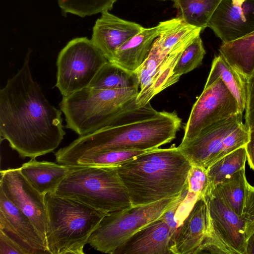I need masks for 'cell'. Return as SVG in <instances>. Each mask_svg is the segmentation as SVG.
<instances>
[{
	"mask_svg": "<svg viewBox=\"0 0 254 254\" xmlns=\"http://www.w3.org/2000/svg\"><path fill=\"white\" fill-rule=\"evenodd\" d=\"M157 26L143 27L114 53L110 62L127 70L135 71L148 56L152 44L158 37Z\"/></svg>",
	"mask_w": 254,
	"mask_h": 254,
	"instance_id": "obj_18",
	"label": "cell"
},
{
	"mask_svg": "<svg viewBox=\"0 0 254 254\" xmlns=\"http://www.w3.org/2000/svg\"><path fill=\"white\" fill-rule=\"evenodd\" d=\"M31 50L22 66L0 90V135L22 158L53 152L65 131L62 111L52 105L32 75Z\"/></svg>",
	"mask_w": 254,
	"mask_h": 254,
	"instance_id": "obj_1",
	"label": "cell"
},
{
	"mask_svg": "<svg viewBox=\"0 0 254 254\" xmlns=\"http://www.w3.org/2000/svg\"><path fill=\"white\" fill-rule=\"evenodd\" d=\"M167 56L159 52L152 44L148 56L135 71L139 81V92H142L150 85L158 67Z\"/></svg>",
	"mask_w": 254,
	"mask_h": 254,
	"instance_id": "obj_31",
	"label": "cell"
},
{
	"mask_svg": "<svg viewBox=\"0 0 254 254\" xmlns=\"http://www.w3.org/2000/svg\"><path fill=\"white\" fill-rule=\"evenodd\" d=\"M0 230L18 244L25 254H49L46 243L30 219L0 190Z\"/></svg>",
	"mask_w": 254,
	"mask_h": 254,
	"instance_id": "obj_13",
	"label": "cell"
},
{
	"mask_svg": "<svg viewBox=\"0 0 254 254\" xmlns=\"http://www.w3.org/2000/svg\"><path fill=\"white\" fill-rule=\"evenodd\" d=\"M20 170L30 185L40 193L45 195L55 193L66 176L69 165L31 159L22 164Z\"/></svg>",
	"mask_w": 254,
	"mask_h": 254,
	"instance_id": "obj_19",
	"label": "cell"
},
{
	"mask_svg": "<svg viewBox=\"0 0 254 254\" xmlns=\"http://www.w3.org/2000/svg\"><path fill=\"white\" fill-rule=\"evenodd\" d=\"M89 87L98 89L139 88V81L135 71L127 70L108 61L99 69Z\"/></svg>",
	"mask_w": 254,
	"mask_h": 254,
	"instance_id": "obj_24",
	"label": "cell"
},
{
	"mask_svg": "<svg viewBox=\"0 0 254 254\" xmlns=\"http://www.w3.org/2000/svg\"><path fill=\"white\" fill-rule=\"evenodd\" d=\"M108 61L91 40L87 37L73 39L58 55L56 86L63 97L88 87Z\"/></svg>",
	"mask_w": 254,
	"mask_h": 254,
	"instance_id": "obj_8",
	"label": "cell"
},
{
	"mask_svg": "<svg viewBox=\"0 0 254 254\" xmlns=\"http://www.w3.org/2000/svg\"><path fill=\"white\" fill-rule=\"evenodd\" d=\"M204 198L208 210L210 232L232 254H246L247 240L243 219L213 190H208Z\"/></svg>",
	"mask_w": 254,
	"mask_h": 254,
	"instance_id": "obj_12",
	"label": "cell"
},
{
	"mask_svg": "<svg viewBox=\"0 0 254 254\" xmlns=\"http://www.w3.org/2000/svg\"><path fill=\"white\" fill-rule=\"evenodd\" d=\"M47 246L51 254H84V246L106 213L76 200L45 195Z\"/></svg>",
	"mask_w": 254,
	"mask_h": 254,
	"instance_id": "obj_4",
	"label": "cell"
},
{
	"mask_svg": "<svg viewBox=\"0 0 254 254\" xmlns=\"http://www.w3.org/2000/svg\"><path fill=\"white\" fill-rule=\"evenodd\" d=\"M210 230L207 205L204 198H200L178 227L173 239L172 254H196Z\"/></svg>",
	"mask_w": 254,
	"mask_h": 254,
	"instance_id": "obj_16",
	"label": "cell"
},
{
	"mask_svg": "<svg viewBox=\"0 0 254 254\" xmlns=\"http://www.w3.org/2000/svg\"><path fill=\"white\" fill-rule=\"evenodd\" d=\"M247 183L244 168L208 190H213L234 212L241 216Z\"/></svg>",
	"mask_w": 254,
	"mask_h": 254,
	"instance_id": "obj_26",
	"label": "cell"
},
{
	"mask_svg": "<svg viewBox=\"0 0 254 254\" xmlns=\"http://www.w3.org/2000/svg\"><path fill=\"white\" fill-rule=\"evenodd\" d=\"M178 197L132 206L122 211L108 213L91 235L88 244L97 251L113 254L135 232L160 218Z\"/></svg>",
	"mask_w": 254,
	"mask_h": 254,
	"instance_id": "obj_7",
	"label": "cell"
},
{
	"mask_svg": "<svg viewBox=\"0 0 254 254\" xmlns=\"http://www.w3.org/2000/svg\"><path fill=\"white\" fill-rule=\"evenodd\" d=\"M243 113L239 112L202 131L177 147L191 165L207 169L239 146L242 133Z\"/></svg>",
	"mask_w": 254,
	"mask_h": 254,
	"instance_id": "obj_9",
	"label": "cell"
},
{
	"mask_svg": "<svg viewBox=\"0 0 254 254\" xmlns=\"http://www.w3.org/2000/svg\"><path fill=\"white\" fill-rule=\"evenodd\" d=\"M0 190L30 219L46 243L48 216L45 195L30 185L19 168L0 171Z\"/></svg>",
	"mask_w": 254,
	"mask_h": 254,
	"instance_id": "obj_11",
	"label": "cell"
},
{
	"mask_svg": "<svg viewBox=\"0 0 254 254\" xmlns=\"http://www.w3.org/2000/svg\"><path fill=\"white\" fill-rule=\"evenodd\" d=\"M245 0H232L233 4L237 6H241Z\"/></svg>",
	"mask_w": 254,
	"mask_h": 254,
	"instance_id": "obj_39",
	"label": "cell"
},
{
	"mask_svg": "<svg viewBox=\"0 0 254 254\" xmlns=\"http://www.w3.org/2000/svg\"><path fill=\"white\" fill-rule=\"evenodd\" d=\"M172 246L171 229L160 217L135 232L113 254H170Z\"/></svg>",
	"mask_w": 254,
	"mask_h": 254,
	"instance_id": "obj_17",
	"label": "cell"
},
{
	"mask_svg": "<svg viewBox=\"0 0 254 254\" xmlns=\"http://www.w3.org/2000/svg\"><path fill=\"white\" fill-rule=\"evenodd\" d=\"M245 124L249 128L254 127V70L247 79V98Z\"/></svg>",
	"mask_w": 254,
	"mask_h": 254,
	"instance_id": "obj_35",
	"label": "cell"
},
{
	"mask_svg": "<svg viewBox=\"0 0 254 254\" xmlns=\"http://www.w3.org/2000/svg\"><path fill=\"white\" fill-rule=\"evenodd\" d=\"M101 13L93 26L91 40L110 62L115 51L139 33L143 27L135 22L120 18L108 10Z\"/></svg>",
	"mask_w": 254,
	"mask_h": 254,
	"instance_id": "obj_15",
	"label": "cell"
},
{
	"mask_svg": "<svg viewBox=\"0 0 254 254\" xmlns=\"http://www.w3.org/2000/svg\"><path fill=\"white\" fill-rule=\"evenodd\" d=\"M150 151V150H149ZM149 151L114 149L86 155L72 165L117 167Z\"/></svg>",
	"mask_w": 254,
	"mask_h": 254,
	"instance_id": "obj_28",
	"label": "cell"
},
{
	"mask_svg": "<svg viewBox=\"0 0 254 254\" xmlns=\"http://www.w3.org/2000/svg\"><path fill=\"white\" fill-rule=\"evenodd\" d=\"M206 54L200 35L193 39L183 51L174 69L175 76L180 77L199 66Z\"/></svg>",
	"mask_w": 254,
	"mask_h": 254,
	"instance_id": "obj_30",
	"label": "cell"
},
{
	"mask_svg": "<svg viewBox=\"0 0 254 254\" xmlns=\"http://www.w3.org/2000/svg\"><path fill=\"white\" fill-rule=\"evenodd\" d=\"M193 40L183 43L166 57L158 67L150 85L138 93L135 99L138 107L145 105L157 94L179 80L180 78L174 74L175 66L183 51Z\"/></svg>",
	"mask_w": 254,
	"mask_h": 254,
	"instance_id": "obj_22",
	"label": "cell"
},
{
	"mask_svg": "<svg viewBox=\"0 0 254 254\" xmlns=\"http://www.w3.org/2000/svg\"><path fill=\"white\" fill-rule=\"evenodd\" d=\"M138 93L137 87L98 89L88 87L63 97L60 107L65 116L66 127L79 136L90 133L106 126Z\"/></svg>",
	"mask_w": 254,
	"mask_h": 254,
	"instance_id": "obj_6",
	"label": "cell"
},
{
	"mask_svg": "<svg viewBox=\"0 0 254 254\" xmlns=\"http://www.w3.org/2000/svg\"><path fill=\"white\" fill-rule=\"evenodd\" d=\"M220 54L248 79L254 70V31L236 40L222 43Z\"/></svg>",
	"mask_w": 254,
	"mask_h": 254,
	"instance_id": "obj_23",
	"label": "cell"
},
{
	"mask_svg": "<svg viewBox=\"0 0 254 254\" xmlns=\"http://www.w3.org/2000/svg\"><path fill=\"white\" fill-rule=\"evenodd\" d=\"M188 187L189 193L195 195L198 199L204 197L209 187L207 169L192 165L189 174Z\"/></svg>",
	"mask_w": 254,
	"mask_h": 254,
	"instance_id": "obj_32",
	"label": "cell"
},
{
	"mask_svg": "<svg viewBox=\"0 0 254 254\" xmlns=\"http://www.w3.org/2000/svg\"><path fill=\"white\" fill-rule=\"evenodd\" d=\"M246 148L248 164L254 171V127L250 128V140Z\"/></svg>",
	"mask_w": 254,
	"mask_h": 254,
	"instance_id": "obj_37",
	"label": "cell"
},
{
	"mask_svg": "<svg viewBox=\"0 0 254 254\" xmlns=\"http://www.w3.org/2000/svg\"></svg>",
	"mask_w": 254,
	"mask_h": 254,
	"instance_id": "obj_40",
	"label": "cell"
},
{
	"mask_svg": "<svg viewBox=\"0 0 254 254\" xmlns=\"http://www.w3.org/2000/svg\"><path fill=\"white\" fill-rule=\"evenodd\" d=\"M157 26L159 35L153 45L165 56L183 43L199 36L202 31L187 24L180 16L161 21Z\"/></svg>",
	"mask_w": 254,
	"mask_h": 254,
	"instance_id": "obj_20",
	"label": "cell"
},
{
	"mask_svg": "<svg viewBox=\"0 0 254 254\" xmlns=\"http://www.w3.org/2000/svg\"><path fill=\"white\" fill-rule=\"evenodd\" d=\"M56 194L109 213L132 206L116 167L69 165Z\"/></svg>",
	"mask_w": 254,
	"mask_h": 254,
	"instance_id": "obj_5",
	"label": "cell"
},
{
	"mask_svg": "<svg viewBox=\"0 0 254 254\" xmlns=\"http://www.w3.org/2000/svg\"><path fill=\"white\" fill-rule=\"evenodd\" d=\"M245 224L247 240L254 232V187L248 182L241 215Z\"/></svg>",
	"mask_w": 254,
	"mask_h": 254,
	"instance_id": "obj_33",
	"label": "cell"
},
{
	"mask_svg": "<svg viewBox=\"0 0 254 254\" xmlns=\"http://www.w3.org/2000/svg\"><path fill=\"white\" fill-rule=\"evenodd\" d=\"M247 153L246 146L241 147L211 165L207 169L209 187L212 188L239 171L244 169Z\"/></svg>",
	"mask_w": 254,
	"mask_h": 254,
	"instance_id": "obj_27",
	"label": "cell"
},
{
	"mask_svg": "<svg viewBox=\"0 0 254 254\" xmlns=\"http://www.w3.org/2000/svg\"><path fill=\"white\" fill-rule=\"evenodd\" d=\"M192 165L174 144L156 148L116 167L132 206L178 197L188 186Z\"/></svg>",
	"mask_w": 254,
	"mask_h": 254,
	"instance_id": "obj_3",
	"label": "cell"
},
{
	"mask_svg": "<svg viewBox=\"0 0 254 254\" xmlns=\"http://www.w3.org/2000/svg\"><path fill=\"white\" fill-rule=\"evenodd\" d=\"M134 99L104 127L79 136L55 153L57 163L72 165L81 157L114 149L149 151L174 140L182 120L175 112L157 111L149 102L138 107Z\"/></svg>",
	"mask_w": 254,
	"mask_h": 254,
	"instance_id": "obj_2",
	"label": "cell"
},
{
	"mask_svg": "<svg viewBox=\"0 0 254 254\" xmlns=\"http://www.w3.org/2000/svg\"><path fill=\"white\" fill-rule=\"evenodd\" d=\"M239 112H242L237 100L218 78L204 88L193 104L181 143L192 139L213 125Z\"/></svg>",
	"mask_w": 254,
	"mask_h": 254,
	"instance_id": "obj_10",
	"label": "cell"
},
{
	"mask_svg": "<svg viewBox=\"0 0 254 254\" xmlns=\"http://www.w3.org/2000/svg\"><path fill=\"white\" fill-rule=\"evenodd\" d=\"M180 16L188 24L203 30L222 0H172Z\"/></svg>",
	"mask_w": 254,
	"mask_h": 254,
	"instance_id": "obj_25",
	"label": "cell"
},
{
	"mask_svg": "<svg viewBox=\"0 0 254 254\" xmlns=\"http://www.w3.org/2000/svg\"><path fill=\"white\" fill-rule=\"evenodd\" d=\"M220 78L237 100L241 111L246 109L247 98V79L242 76L220 54L216 56L204 88Z\"/></svg>",
	"mask_w": 254,
	"mask_h": 254,
	"instance_id": "obj_21",
	"label": "cell"
},
{
	"mask_svg": "<svg viewBox=\"0 0 254 254\" xmlns=\"http://www.w3.org/2000/svg\"><path fill=\"white\" fill-rule=\"evenodd\" d=\"M117 0H58L63 14L84 17L112 9Z\"/></svg>",
	"mask_w": 254,
	"mask_h": 254,
	"instance_id": "obj_29",
	"label": "cell"
},
{
	"mask_svg": "<svg viewBox=\"0 0 254 254\" xmlns=\"http://www.w3.org/2000/svg\"><path fill=\"white\" fill-rule=\"evenodd\" d=\"M0 254H25L21 247L14 240L0 230Z\"/></svg>",
	"mask_w": 254,
	"mask_h": 254,
	"instance_id": "obj_36",
	"label": "cell"
},
{
	"mask_svg": "<svg viewBox=\"0 0 254 254\" xmlns=\"http://www.w3.org/2000/svg\"><path fill=\"white\" fill-rule=\"evenodd\" d=\"M246 254H254V232L247 240Z\"/></svg>",
	"mask_w": 254,
	"mask_h": 254,
	"instance_id": "obj_38",
	"label": "cell"
},
{
	"mask_svg": "<svg viewBox=\"0 0 254 254\" xmlns=\"http://www.w3.org/2000/svg\"><path fill=\"white\" fill-rule=\"evenodd\" d=\"M222 41L227 43L254 31V0H245L241 6L232 0H222L208 24Z\"/></svg>",
	"mask_w": 254,
	"mask_h": 254,
	"instance_id": "obj_14",
	"label": "cell"
},
{
	"mask_svg": "<svg viewBox=\"0 0 254 254\" xmlns=\"http://www.w3.org/2000/svg\"><path fill=\"white\" fill-rule=\"evenodd\" d=\"M204 253L232 254L231 251L210 232L196 252V254Z\"/></svg>",
	"mask_w": 254,
	"mask_h": 254,
	"instance_id": "obj_34",
	"label": "cell"
}]
</instances>
